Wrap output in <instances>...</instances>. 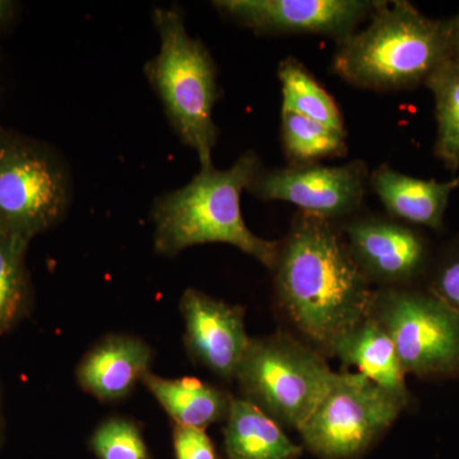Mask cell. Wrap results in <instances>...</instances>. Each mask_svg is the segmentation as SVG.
<instances>
[{
    "label": "cell",
    "mask_w": 459,
    "mask_h": 459,
    "mask_svg": "<svg viewBox=\"0 0 459 459\" xmlns=\"http://www.w3.org/2000/svg\"><path fill=\"white\" fill-rule=\"evenodd\" d=\"M274 272L277 303L323 355L370 316L376 290L353 261L337 222L296 212Z\"/></svg>",
    "instance_id": "obj_1"
},
{
    "label": "cell",
    "mask_w": 459,
    "mask_h": 459,
    "mask_svg": "<svg viewBox=\"0 0 459 459\" xmlns=\"http://www.w3.org/2000/svg\"><path fill=\"white\" fill-rule=\"evenodd\" d=\"M459 18H431L404 0H379L369 25L337 42L332 71L358 89L394 92L425 86L457 56Z\"/></svg>",
    "instance_id": "obj_2"
},
{
    "label": "cell",
    "mask_w": 459,
    "mask_h": 459,
    "mask_svg": "<svg viewBox=\"0 0 459 459\" xmlns=\"http://www.w3.org/2000/svg\"><path fill=\"white\" fill-rule=\"evenodd\" d=\"M261 169L259 157L247 151L231 168L201 169L183 188L157 197L152 205L155 252L175 256L190 247L229 244L273 271L281 241L255 235L244 221L240 207L241 193Z\"/></svg>",
    "instance_id": "obj_3"
},
{
    "label": "cell",
    "mask_w": 459,
    "mask_h": 459,
    "mask_svg": "<svg viewBox=\"0 0 459 459\" xmlns=\"http://www.w3.org/2000/svg\"><path fill=\"white\" fill-rule=\"evenodd\" d=\"M152 21L160 49L144 65V75L181 143L197 153L201 169L211 168L219 140L213 120L220 98L213 57L204 42L186 31L180 9L155 8Z\"/></svg>",
    "instance_id": "obj_4"
},
{
    "label": "cell",
    "mask_w": 459,
    "mask_h": 459,
    "mask_svg": "<svg viewBox=\"0 0 459 459\" xmlns=\"http://www.w3.org/2000/svg\"><path fill=\"white\" fill-rule=\"evenodd\" d=\"M325 355L283 332L252 338L235 382L240 398L283 429L299 431L337 377Z\"/></svg>",
    "instance_id": "obj_5"
},
{
    "label": "cell",
    "mask_w": 459,
    "mask_h": 459,
    "mask_svg": "<svg viewBox=\"0 0 459 459\" xmlns=\"http://www.w3.org/2000/svg\"><path fill=\"white\" fill-rule=\"evenodd\" d=\"M71 195L54 148L0 126V231L30 243L65 219Z\"/></svg>",
    "instance_id": "obj_6"
},
{
    "label": "cell",
    "mask_w": 459,
    "mask_h": 459,
    "mask_svg": "<svg viewBox=\"0 0 459 459\" xmlns=\"http://www.w3.org/2000/svg\"><path fill=\"white\" fill-rule=\"evenodd\" d=\"M370 316L391 337L406 376L459 377V314L427 287L377 289Z\"/></svg>",
    "instance_id": "obj_7"
},
{
    "label": "cell",
    "mask_w": 459,
    "mask_h": 459,
    "mask_svg": "<svg viewBox=\"0 0 459 459\" xmlns=\"http://www.w3.org/2000/svg\"><path fill=\"white\" fill-rule=\"evenodd\" d=\"M404 409L395 395L368 377L342 371L298 433L316 458L356 459L394 424Z\"/></svg>",
    "instance_id": "obj_8"
},
{
    "label": "cell",
    "mask_w": 459,
    "mask_h": 459,
    "mask_svg": "<svg viewBox=\"0 0 459 459\" xmlns=\"http://www.w3.org/2000/svg\"><path fill=\"white\" fill-rule=\"evenodd\" d=\"M362 161L342 166L291 165L256 174L247 192L261 201L291 204L301 212L337 222L360 211L369 184Z\"/></svg>",
    "instance_id": "obj_9"
},
{
    "label": "cell",
    "mask_w": 459,
    "mask_h": 459,
    "mask_svg": "<svg viewBox=\"0 0 459 459\" xmlns=\"http://www.w3.org/2000/svg\"><path fill=\"white\" fill-rule=\"evenodd\" d=\"M344 240L353 261L377 289L415 286L431 264L428 238L394 217L365 214L343 223Z\"/></svg>",
    "instance_id": "obj_10"
},
{
    "label": "cell",
    "mask_w": 459,
    "mask_h": 459,
    "mask_svg": "<svg viewBox=\"0 0 459 459\" xmlns=\"http://www.w3.org/2000/svg\"><path fill=\"white\" fill-rule=\"evenodd\" d=\"M379 0H219L213 5L241 26L268 35L316 33L349 38Z\"/></svg>",
    "instance_id": "obj_11"
},
{
    "label": "cell",
    "mask_w": 459,
    "mask_h": 459,
    "mask_svg": "<svg viewBox=\"0 0 459 459\" xmlns=\"http://www.w3.org/2000/svg\"><path fill=\"white\" fill-rule=\"evenodd\" d=\"M180 312L192 360L223 380H235L252 340L247 333L246 309L188 289L181 296Z\"/></svg>",
    "instance_id": "obj_12"
},
{
    "label": "cell",
    "mask_w": 459,
    "mask_h": 459,
    "mask_svg": "<svg viewBox=\"0 0 459 459\" xmlns=\"http://www.w3.org/2000/svg\"><path fill=\"white\" fill-rule=\"evenodd\" d=\"M152 347L131 334H108L78 364V385L100 402L128 397L151 371Z\"/></svg>",
    "instance_id": "obj_13"
},
{
    "label": "cell",
    "mask_w": 459,
    "mask_h": 459,
    "mask_svg": "<svg viewBox=\"0 0 459 459\" xmlns=\"http://www.w3.org/2000/svg\"><path fill=\"white\" fill-rule=\"evenodd\" d=\"M369 186L394 219L439 232L449 199L459 188V178L448 181L420 179L385 164L371 172Z\"/></svg>",
    "instance_id": "obj_14"
},
{
    "label": "cell",
    "mask_w": 459,
    "mask_h": 459,
    "mask_svg": "<svg viewBox=\"0 0 459 459\" xmlns=\"http://www.w3.org/2000/svg\"><path fill=\"white\" fill-rule=\"evenodd\" d=\"M329 355L343 365L355 367L371 382L395 395L407 407L411 394L406 385V373L402 368L391 337L373 316L361 320L355 327L338 338Z\"/></svg>",
    "instance_id": "obj_15"
},
{
    "label": "cell",
    "mask_w": 459,
    "mask_h": 459,
    "mask_svg": "<svg viewBox=\"0 0 459 459\" xmlns=\"http://www.w3.org/2000/svg\"><path fill=\"white\" fill-rule=\"evenodd\" d=\"M142 385L156 398L174 425L202 430L225 422L235 398L221 386L197 377L169 379L150 371L142 379Z\"/></svg>",
    "instance_id": "obj_16"
},
{
    "label": "cell",
    "mask_w": 459,
    "mask_h": 459,
    "mask_svg": "<svg viewBox=\"0 0 459 459\" xmlns=\"http://www.w3.org/2000/svg\"><path fill=\"white\" fill-rule=\"evenodd\" d=\"M223 448L228 459H299L304 451L279 422L240 397L226 419Z\"/></svg>",
    "instance_id": "obj_17"
},
{
    "label": "cell",
    "mask_w": 459,
    "mask_h": 459,
    "mask_svg": "<svg viewBox=\"0 0 459 459\" xmlns=\"http://www.w3.org/2000/svg\"><path fill=\"white\" fill-rule=\"evenodd\" d=\"M282 89V110L292 111L338 129L346 131L343 117L334 99L295 57H285L279 65Z\"/></svg>",
    "instance_id": "obj_18"
},
{
    "label": "cell",
    "mask_w": 459,
    "mask_h": 459,
    "mask_svg": "<svg viewBox=\"0 0 459 459\" xmlns=\"http://www.w3.org/2000/svg\"><path fill=\"white\" fill-rule=\"evenodd\" d=\"M30 243L0 231V338L30 312L31 281L26 265Z\"/></svg>",
    "instance_id": "obj_19"
},
{
    "label": "cell",
    "mask_w": 459,
    "mask_h": 459,
    "mask_svg": "<svg viewBox=\"0 0 459 459\" xmlns=\"http://www.w3.org/2000/svg\"><path fill=\"white\" fill-rule=\"evenodd\" d=\"M281 137L291 165L316 164L319 160L349 152L346 131H338L289 110L281 113Z\"/></svg>",
    "instance_id": "obj_20"
},
{
    "label": "cell",
    "mask_w": 459,
    "mask_h": 459,
    "mask_svg": "<svg viewBox=\"0 0 459 459\" xmlns=\"http://www.w3.org/2000/svg\"><path fill=\"white\" fill-rule=\"evenodd\" d=\"M425 87L433 92L437 140L434 153L448 170L459 169V56L440 66Z\"/></svg>",
    "instance_id": "obj_21"
},
{
    "label": "cell",
    "mask_w": 459,
    "mask_h": 459,
    "mask_svg": "<svg viewBox=\"0 0 459 459\" xmlns=\"http://www.w3.org/2000/svg\"><path fill=\"white\" fill-rule=\"evenodd\" d=\"M98 459H152L137 422L122 416L104 420L90 437Z\"/></svg>",
    "instance_id": "obj_22"
},
{
    "label": "cell",
    "mask_w": 459,
    "mask_h": 459,
    "mask_svg": "<svg viewBox=\"0 0 459 459\" xmlns=\"http://www.w3.org/2000/svg\"><path fill=\"white\" fill-rule=\"evenodd\" d=\"M425 277L429 291L459 314V237L431 261Z\"/></svg>",
    "instance_id": "obj_23"
},
{
    "label": "cell",
    "mask_w": 459,
    "mask_h": 459,
    "mask_svg": "<svg viewBox=\"0 0 459 459\" xmlns=\"http://www.w3.org/2000/svg\"><path fill=\"white\" fill-rule=\"evenodd\" d=\"M172 446L177 459H219L212 440L202 429L174 425Z\"/></svg>",
    "instance_id": "obj_24"
},
{
    "label": "cell",
    "mask_w": 459,
    "mask_h": 459,
    "mask_svg": "<svg viewBox=\"0 0 459 459\" xmlns=\"http://www.w3.org/2000/svg\"><path fill=\"white\" fill-rule=\"evenodd\" d=\"M16 4L8 0H0V27L7 25L9 21L14 16Z\"/></svg>",
    "instance_id": "obj_25"
},
{
    "label": "cell",
    "mask_w": 459,
    "mask_h": 459,
    "mask_svg": "<svg viewBox=\"0 0 459 459\" xmlns=\"http://www.w3.org/2000/svg\"><path fill=\"white\" fill-rule=\"evenodd\" d=\"M459 18V14H458ZM457 56H459V31H458V47H457Z\"/></svg>",
    "instance_id": "obj_26"
},
{
    "label": "cell",
    "mask_w": 459,
    "mask_h": 459,
    "mask_svg": "<svg viewBox=\"0 0 459 459\" xmlns=\"http://www.w3.org/2000/svg\"><path fill=\"white\" fill-rule=\"evenodd\" d=\"M0 439H2V424H0Z\"/></svg>",
    "instance_id": "obj_27"
}]
</instances>
